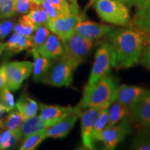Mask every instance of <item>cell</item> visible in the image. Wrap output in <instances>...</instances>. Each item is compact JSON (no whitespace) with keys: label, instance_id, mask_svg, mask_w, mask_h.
Here are the masks:
<instances>
[{"label":"cell","instance_id":"29","mask_svg":"<svg viewBox=\"0 0 150 150\" xmlns=\"http://www.w3.org/2000/svg\"><path fill=\"white\" fill-rule=\"evenodd\" d=\"M50 33H51L50 30L45 26H38L33 35V46L31 51L35 50V51L38 52V50L45 42Z\"/></svg>","mask_w":150,"mask_h":150},{"label":"cell","instance_id":"6","mask_svg":"<svg viewBox=\"0 0 150 150\" xmlns=\"http://www.w3.org/2000/svg\"><path fill=\"white\" fill-rule=\"evenodd\" d=\"M112 57L111 47L108 42L101 45L95 54V59L91 75L86 87H88L108 74L112 66Z\"/></svg>","mask_w":150,"mask_h":150},{"label":"cell","instance_id":"42","mask_svg":"<svg viewBox=\"0 0 150 150\" xmlns=\"http://www.w3.org/2000/svg\"><path fill=\"white\" fill-rule=\"evenodd\" d=\"M67 1L70 2L71 5H74V6H79L78 5V2L77 0H67Z\"/></svg>","mask_w":150,"mask_h":150},{"label":"cell","instance_id":"20","mask_svg":"<svg viewBox=\"0 0 150 150\" xmlns=\"http://www.w3.org/2000/svg\"><path fill=\"white\" fill-rule=\"evenodd\" d=\"M34 58L33 62V80L34 81L40 82L42 79L47 73L49 69L51 67L54 59L43 56L38 52L32 50L31 51Z\"/></svg>","mask_w":150,"mask_h":150},{"label":"cell","instance_id":"43","mask_svg":"<svg viewBox=\"0 0 150 150\" xmlns=\"http://www.w3.org/2000/svg\"><path fill=\"white\" fill-rule=\"evenodd\" d=\"M95 0H90V3H91V4H93L95 3Z\"/></svg>","mask_w":150,"mask_h":150},{"label":"cell","instance_id":"13","mask_svg":"<svg viewBox=\"0 0 150 150\" xmlns=\"http://www.w3.org/2000/svg\"><path fill=\"white\" fill-rule=\"evenodd\" d=\"M114 29L115 28L112 26L83 20L77 24L75 33L93 42L104 35H107Z\"/></svg>","mask_w":150,"mask_h":150},{"label":"cell","instance_id":"9","mask_svg":"<svg viewBox=\"0 0 150 150\" xmlns=\"http://www.w3.org/2000/svg\"><path fill=\"white\" fill-rule=\"evenodd\" d=\"M105 105L102 106L86 108L81 112L79 117L81 118L82 142L84 147L87 149H94V142L92 140V132H93L94 124L99 113Z\"/></svg>","mask_w":150,"mask_h":150},{"label":"cell","instance_id":"7","mask_svg":"<svg viewBox=\"0 0 150 150\" xmlns=\"http://www.w3.org/2000/svg\"><path fill=\"white\" fill-rule=\"evenodd\" d=\"M73 69L69 64L61 60H54L51 67L40 82L61 87L69 86L72 83Z\"/></svg>","mask_w":150,"mask_h":150},{"label":"cell","instance_id":"26","mask_svg":"<svg viewBox=\"0 0 150 150\" xmlns=\"http://www.w3.org/2000/svg\"><path fill=\"white\" fill-rule=\"evenodd\" d=\"M36 28V26L27 14L22 17L18 22V23L16 24L13 30L16 33L27 36L33 37Z\"/></svg>","mask_w":150,"mask_h":150},{"label":"cell","instance_id":"36","mask_svg":"<svg viewBox=\"0 0 150 150\" xmlns=\"http://www.w3.org/2000/svg\"><path fill=\"white\" fill-rule=\"evenodd\" d=\"M31 1L32 0H15V8L16 12L20 14L29 13Z\"/></svg>","mask_w":150,"mask_h":150},{"label":"cell","instance_id":"12","mask_svg":"<svg viewBox=\"0 0 150 150\" xmlns=\"http://www.w3.org/2000/svg\"><path fill=\"white\" fill-rule=\"evenodd\" d=\"M40 117L45 121H50L55 124L59 122L63 118L72 114H77L80 115L82 110L77 106L71 107V106H52L40 104Z\"/></svg>","mask_w":150,"mask_h":150},{"label":"cell","instance_id":"28","mask_svg":"<svg viewBox=\"0 0 150 150\" xmlns=\"http://www.w3.org/2000/svg\"><path fill=\"white\" fill-rule=\"evenodd\" d=\"M46 129V128H45ZM45 129L38 132L30 134L24 138V141L20 147L21 150H32L38 146L45 139H46Z\"/></svg>","mask_w":150,"mask_h":150},{"label":"cell","instance_id":"11","mask_svg":"<svg viewBox=\"0 0 150 150\" xmlns=\"http://www.w3.org/2000/svg\"><path fill=\"white\" fill-rule=\"evenodd\" d=\"M131 117L144 127H150V91L146 90L140 98L129 106Z\"/></svg>","mask_w":150,"mask_h":150},{"label":"cell","instance_id":"4","mask_svg":"<svg viewBox=\"0 0 150 150\" xmlns=\"http://www.w3.org/2000/svg\"><path fill=\"white\" fill-rule=\"evenodd\" d=\"M103 21L119 26H130L131 20L126 5L117 0H96L93 4Z\"/></svg>","mask_w":150,"mask_h":150},{"label":"cell","instance_id":"31","mask_svg":"<svg viewBox=\"0 0 150 150\" xmlns=\"http://www.w3.org/2000/svg\"><path fill=\"white\" fill-rule=\"evenodd\" d=\"M16 13L15 0H0V18H11Z\"/></svg>","mask_w":150,"mask_h":150},{"label":"cell","instance_id":"23","mask_svg":"<svg viewBox=\"0 0 150 150\" xmlns=\"http://www.w3.org/2000/svg\"><path fill=\"white\" fill-rule=\"evenodd\" d=\"M108 110V120L106 128L117 125L119 122L126 117V115L129 112L128 108L116 101H114L110 104Z\"/></svg>","mask_w":150,"mask_h":150},{"label":"cell","instance_id":"5","mask_svg":"<svg viewBox=\"0 0 150 150\" xmlns=\"http://www.w3.org/2000/svg\"><path fill=\"white\" fill-rule=\"evenodd\" d=\"M84 15L80 12H72L70 14L50 20L47 27L50 31L60 38L63 41L75 33L76 26L83 21Z\"/></svg>","mask_w":150,"mask_h":150},{"label":"cell","instance_id":"19","mask_svg":"<svg viewBox=\"0 0 150 150\" xmlns=\"http://www.w3.org/2000/svg\"><path fill=\"white\" fill-rule=\"evenodd\" d=\"M53 125L54 124L52 122L44 120L40 115H35L24 120L20 127V131L22 134V138H24L30 134L38 132Z\"/></svg>","mask_w":150,"mask_h":150},{"label":"cell","instance_id":"3","mask_svg":"<svg viewBox=\"0 0 150 150\" xmlns=\"http://www.w3.org/2000/svg\"><path fill=\"white\" fill-rule=\"evenodd\" d=\"M93 43L77 33H74L63 41V54L59 60L69 64L75 70L84 61L91 51Z\"/></svg>","mask_w":150,"mask_h":150},{"label":"cell","instance_id":"33","mask_svg":"<svg viewBox=\"0 0 150 150\" xmlns=\"http://www.w3.org/2000/svg\"><path fill=\"white\" fill-rule=\"evenodd\" d=\"M139 62L143 66L150 69V35L145 36V45Z\"/></svg>","mask_w":150,"mask_h":150},{"label":"cell","instance_id":"25","mask_svg":"<svg viewBox=\"0 0 150 150\" xmlns=\"http://www.w3.org/2000/svg\"><path fill=\"white\" fill-rule=\"evenodd\" d=\"M24 117L19 110H12L4 120H0V129L16 131L20 129L24 120Z\"/></svg>","mask_w":150,"mask_h":150},{"label":"cell","instance_id":"27","mask_svg":"<svg viewBox=\"0 0 150 150\" xmlns=\"http://www.w3.org/2000/svg\"><path fill=\"white\" fill-rule=\"evenodd\" d=\"M16 107L13 95L8 87L0 91V112H8L13 110Z\"/></svg>","mask_w":150,"mask_h":150},{"label":"cell","instance_id":"18","mask_svg":"<svg viewBox=\"0 0 150 150\" xmlns=\"http://www.w3.org/2000/svg\"><path fill=\"white\" fill-rule=\"evenodd\" d=\"M33 46V37L15 32L6 42L5 50L9 56H12L24 50H31V51Z\"/></svg>","mask_w":150,"mask_h":150},{"label":"cell","instance_id":"21","mask_svg":"<svg viewBox=\"0 0 150 150\" xmlns=\"http://www.w3.org/2000/svg\"><path fill=\"white\" fill-rule=\"evenodd\" d=\"M16 108L21 112L24 119H27L36 115L39 107L35 101L23 94L16 103Z\"/></svg>","mask_w":150,"mask_h":150},{"label":"cell","instance_id":"16","mask_svg":"<svg viewBox=\"0 0 150 150\" xmlns=\"http://www.w3.org/2000/svg\"><path fill=\"white\" fill-rule=\"evenodd\" d=\"M146 89L136 86H128L122 84L117 87L115 101L123 106L129 108L140 98Z\"/></svg>","mask_w":150,"mask_h":150},{"label":"cell","instance_id":"34","mask_svg":"<svg viewBox=\"0 0 150 150\" xmlns=\"http://www.w3.org/2000/svg\"><path fill=\"white\" fill-rule=\"evenodd\" d=\"M40 5L42 7V8L47 12L50 20H52V19H55L56 18H59V17L66 15L63 13L61 11H59V9L56 8V7H54L53 5L47 2V1H44V0L41 1Z\"/></svg>","mask_w":150,"mask_h":150},{"label":"cell","instance_id":"15","mask_svg":"<svg viewBox=\"0 0 150 150\" xmlns=\"http://www.w3.org/2000/svg\"><path fill=\"white\" fill-rule=\"evenodd\" d=\"M79 117L77 114H72L60 120L58 122L47 127L45 134L47 138H62L67 136L74 127L75 123Z\"/></svg>","mask_w":150,"mask_h":150},{"label":"cell","instance_id":"40","mask_svg":"<svg viewBox=\"0 0 150 150\" xmlns=\"http://www.w3.org/2000/svg\"><path fill=\"white\" fill-rule=\"evenodd\" d=\"M117 1H120L125 5H134L136 6L138 0H117Z\"/></svg>","mask_w":150,"mask_h":150},{"label":"cell","instance_id":"22","mask_svg":"<svg viewBox=\"0 0 150 150\" xmlns=\"http://www.w3.org/2000/svg\"><path fill=\"white\" fill-rule=\"evenodd\" d=\"M110 104H107L104 106L100 112L97 116L96 120L94 124V127L92 132V140L93 142L99 141L100 137L102 136L103 131L106 128L108 120V110Z\"/></svg>","mask_w":150,"mask_h":150},{"label":"cell","instance_id":"17","mask_svg":"<svg viewBox=\"0 0 150 150\" xmlns=\"http://www.w3.org/2000/svg\"><path fill=\"white\" fill-rule=\"evenodd\" d=\"M38 52L41 55L54 60H59L63 54V44L59 37L50 33Z\"/></svg>","mask_w":150,"mask_h":150},{"label":"cell","instance_id":"24","mask_svg":"<svg viewBox=\"0 0 150 150\" xmlns=\"http://www.w3.org/2000/svg\"><path fill=\"white\" fill-rule=\"evenodd\" d=\"M28 16L35 24L36 27L41 25L47 27L50 20L47 13L41 6L40 4L35 2L34 1H31L30 4V11Z\"/></svg>","mask_w":150,"mask_h":150},{"label":"cell","instance_id":"30","mask_svg":"<svg viewBox=\"0 0 150 150\" xmlns=\"http://www.w3.org/2000/svg\"><path fill=\"white\" fill-rule=\"evenodd\" d=\"M131 147L137 150H150V133H138L133 140Z\"/></svg>","mask_w":150,"mask_h":150},{"label":"cell","instance_id":"1","mask_svg":"<svg viewBox=\"0 0 150 150\" xmlns=\"http://www.w3.org/2000/svg\"><path fill=\"white\" fill-rule=\"evenodd\" d=\"M107 35V42L111 47L112 67L127 69L139 63L145 39L139 30L134 27L114 29Z\"/></svg>","mask_w":150,"mask_h":150},{"label":"cell","instance_id":"39","mask_svg":"<svg viewBox=\"0 0 150 150\" xmlns=\"http://www.w3.org/2000/svg\"><path fill=\"white\" fill-rule=\"evenodd\" d=\"M7 86V75L6 63L0 66V91Z\"/></svg>","mask_w":150,"mask_h":150},{"label":"cell","instance_id":"37","mask_svg":"<svg viewBox=\"0 0 150 150\" xmlns=\"http://www.w3.org/2000/svg\"><path fill=\"white\" fill-rule=\"evenodd\" d=\"M22 138V136L21 132H20V129H17L16 131H13L12 134H11L8 141L7 142V143L5 145L4 149H6V148L11 147H12V146H13L14 145H16L17 142L20 141Z\"/></svg>","mask_w":150,"mask_h":150},{"label":"cell","instance_id":"10","mask_svg":"<svg viewBox=\"0 0 150 150\" xmlns=\"http://www.w3.org/2000/svg\"><path fill=\"white\" fill-rule=\"evenodd\" d=\"M131 131V128L129 122L124 120L119 125L105 129L99 141L104 143L106 149H114L127 135L130 134Z\"/></svg>","mask_w":150,"mask_h":150},{"label":"cell","instance_id":"2","mask_svg":"<svg viewBox=\"0 0 150 150\" xmlns=\"http://www.w3.org/2000/svg\"><path fill=\"white\" fill-rule=\"evenodd\" d=\"M117 87L115 79L110 75H105L96 83L85 87L82 99L76 106L83 110L111 104L115 101Z\"/></svg>","mask_w":150,"mask_h":150},{"label":"cell","instance_id":"44","mask_svg":"<svg viewBox=\"0 0 150 150\" xmlns=\"http://www.w3.org/2000/svg\"><path fill=\"white\" fill-rule=\"evenodd\" d=\"M95 1H96V0H95Z\"/></svg>","mask_w":150,"mask_h":150},{"label":"cell","instance_id":"38","mask_svg":"<svg viewBox=\"0 0 150 150\" xmlns=\"http://www.w3.org/2000/svg\"><path fill=\"white\" fill-rule=\"evenodd\" d=\"M12 132L13 131L7 130V129L6 130L3 129V131H0V149H4L5 145L8 141L12 134Z\"/></svg>","mask_w":150,"mask_h":150},{"label":"cell","instance_id":"41","mask_svg":"<svg viewBox=\"0 0 150 150\" xmlns=\"http://www.w3.org/2000/svg\"><path fill=\"white\" fill-rule=\"evenodd\" d=\"M6 47V42H0V56L2 54L3 52L5 50Z\"/></svg>","mask_w":150,"mask_h":150},{"label":"cell","instance_id":"35","mask_svg":"<svg viewBox=\"0 0 150 150\" xmlns=\"http://www.w3.org/2000/svg\"><path fill=\"white\" fill-rule=\"evenodd\" d=\"M14 22L11 20H2L0 22V39H4L9 35L14 29Z\"/></svg>","mask_w":150,"mask_h":150},{"label":"cell","instance_id":"14","mask_svg":"<svg viewBox=\"0 0 150 150\" xmlns=\"http://www.w3.org/2000/svg\"><path fill=\"white\" fill-rule=\"evenodd\" d=\"M135 6L137 10L131 20V27L145 36L150 35V0H138Z\"/></svg>","mask_w":150,"mask_h":150},{"label":"cell","instance_id":"32","mask_svg":"<svg viewBox=\"0 0 150 150\" xmlns=\"http://www.w3.org/2000/svg\"><path fill=\"white\" fill-rule=\"evenodd\" d=\"M47 2L51 4L54 7L61 11L63 13L68 15L73 12L74 9L78 8L79 6L71 5L67 0H44Z\"/></svg>","mask_w":150,"mask_h":150},{"label":"cell","instance_id":"8","mask_svg":"<svg viewBox=\"0 0 150 150\" xmlns=\"http://www.w3.org/2000/svg\"><path fill=\"white\" fill-rule=\"evenodd\" d=\"M7 87L11 91L18 90L22 82L33 72V63L31 61H14L6 63Z\"/></svg>","mask_w":150,"mask_h":150}]
</instances>
